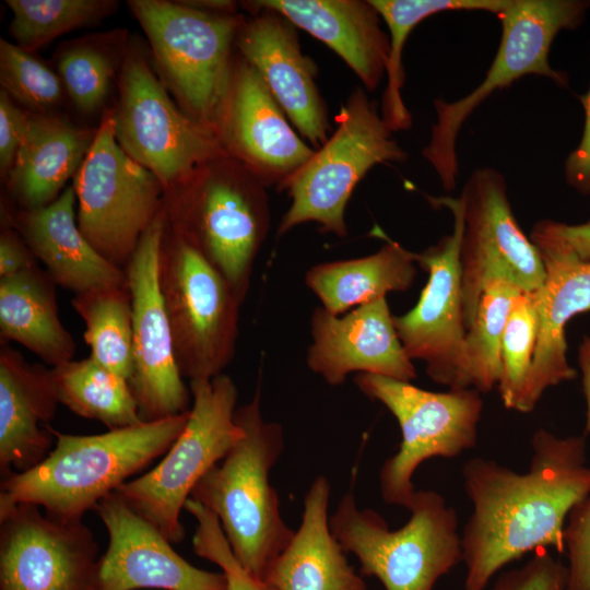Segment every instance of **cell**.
Returning <instances> with one entry per match:
<instances>
[{"label": "cell", "mask_w": 590, "mask_h": 590, "mask_svg": "<svg viewBox=\"0 0 590 590\" xmlns=\"http://www.w3.org/2000/svg\"><path fill=\"white\" fill-rule=\"evenodd\" d=\"M73 188L81 233L105 259L125 270L162 211L165 190L119 145L111 108L102 116Z\"/></svg>", "instance_id": "12"}, {"label": "cell", "mask_w": 590, "mask_h": 590, "mask_svg": "<svg viewBox=\"0 0 590 590\" xmlns=\"http://www.w3.org/2000/svg\"><path fill=\"white\" fill-rule=\"evenodd\" d=\"M149 57L130 39L111 110L119 145L167 191L202 163L225 154L214 137L179 108Z\"/></svg>", "instance_id": "13"}, {"label": "cell", "mask_w": 590, "mask_h": 590, "mask_svg": "<svg viewBox=\"0 0 590 590\" xmlns=\"http://www.w3.org/2000/svg\"><path fill=\"white\" fill-rule=\"evenodd\" d=\"M521 292L505 279H493L485 285L467 330L458 389L473 388L487 393L498 386L503 335L511 305Z\"/></svg>", "instance_id": "34"}, {"label": "cell", "mask_w": 590, "mask_h": 590, "mask_svg": "<svg viewBox=\"0 0 590 590\" xmlns=\"http://www.w3.org/2000/svg\"><path fill=\"white\" fill-rule=\"evenodd\" d=\"M30 113L1 90L0 93V173L7 179L24 140Z\"/></svg>", "instance_id": "42"}, {"label": "cell", "mask_w": 590, "mask_h": 590, "mask_svg": "<svg viewBox=\"0 0 590 590\" xmlns=\"http://www.w3.org/2000/svg\"><path fill=\"white\" fill-rule=\"evenodd\" d=\"M393 318L387 297L343 315L317 307L310 317L307 366L331 386L342 385L352 373L412 381L416 370Z\"/></svg>", "instance_id": "21"}, {"label": "cell", "mask_w": 590, "mask_h": 590, "mask_svg": "<svg viewBox=\"0 0 590 590\" xmlns=\"http://www.w3.org/2000/svg\"><path fill=\"white\" fill-rule=\"evenodd\" d=\"M274 10L332 49L367 92L386 76L390 42L370 0H251Z\"/></svg>", "instance_id": "24"}, {"label": "cell", "mask_w": 590, "mask_h": 590, "mask_svg": "<svg viewBox=\"0 0 590 590\" xmlns=\"http://www.w3.org/2000/svg\"><path fill=\"white\" fill-rule=\"evenodd\" d=\"M589 9L587 0H509L497 15L502 22L500 43L483 81L459 99H434L436 120L422 156L434 168L446 191L457 187L459 132L485 99L527 75L543 76L560 87L568 86V74L550 63L552 44L562 31L578 28Z\"/></svg>", "instance_id": "5"}, {"label": "cell", "mask_w": 590, "mask_h": 590, "mask_svg": "<svg viewBox=\"0 0 590 590\" xmlns=\"http://www.w3.org/2000/svg\"><path fill=\"white\" fill-rule=\"evenodd\" d=\"M354 384L385 405L401 430L399 450L379 472L380 494L387 504L409 508L416 492L412 476L425 460L455 458L476 445L484 406L477 390L434 392L373 374H356Z\"/></svg>", "instance_id": "11"}, {"label": "cell", "mask_w": 590, "mask_h": 590, "mask_svg": "<svg viewBox=\"0 0 590 590\" xmlns=\"http://www.w3.org/2000/svg\"><path fill=\"white\" fill-rule=\"evenodd\" d=\"M71 305L84 322L90 356L129 381L133 371V332L128 284L74 294Z\"/></svg>", "instance_id": "33"}, {"label": "cell", "mask_w": 590, "mask_h": 590, "mask_svg": "<svg viewBox=\"0 0 590 590\" xmlns=\"http://www.w3.org/2000/svg\"><path fill=\"white\" fill-rule=\"evenodd\" d=\"M97 128L78 127L52 114L30 113L27 130L4 180L19 209L55 201L85 160Z\"/></svg>", "instance_id": "27"}, {"label": "cell", "mask_w": 590, "mask_h": 590, "mask_svg": "<svg viewBox=\"0 0 590 590\" xmlns=\"http://www.w3.org/2000/svg\"><path fill=\"white\" fill-rule=\"evenodd\" d=\"M585 113V123L581 139L564 164L566 182L582 196L590 197V85L580 96Z\"/></svg>", "instance_id": "43"}, {"label": "cell", "mask_w": 590, "mask_h": 590, "mask_svg": "<svg viewBox=\"0 0 590 590\" xmlns=\"http://www.w3.org/2000/svg\"><path fill=\"white\" fill-rule=\"evenodd\" d=\"M75 202L74 188L68 186L45 206L15 208L2 217L20 233L56 285L74 294L126 285L125 270L105 259L81 233Z\"/></svg>", "instance_id": "23"}, {"label": "cell", "mask_w": 590, "mask_h": 590, "mask_svg": "<svg viewBox=\"0 0 590 590\" xmlns=\"http://www.w3.org/2000/svg\"><path fill=\"white\" fill-rule=\"evenodd\" d=\"M529 237L543 263L555 260L590 261V220L579 224L542 220L533 225Z\"/></svg>", "instance_id": "39"}, {"label": "cell", "mask_w": 590, "mask_h": 590, "mask_svg": "<svg viewBox=\"0 0 590 590\" xmlns=\"http://www.w3.org/2000/svg\"><path fill=\"white\" fill-rule=\"evenodd\" d=\"M98 547L82 521H60L39 506L0 509V590H93Z\"/></svg>", "instance_id": "18"}, {"label": "cell", "mask_w": 590, "mask_h": 590, "mask_svg": "<svg viewBox=\"0 0 590 590\" xmlns=\"http://www.w3.org/2000/svg\"><path fill=\"white\" fill-rule=\"evenodd\" d=\"M212 133L226 156L268 188L279 189L315 152L237 50Z\"/></svg>", "instance_id": "17"}, {"label": "cell", "mask_w": 590, "mask_h": 590, "mask_svg": "<svg viewBox=\"0 0 590 590\" xmlns=\"http://www.w3.org/2000/svg\"><path fill=\"white\" fill-rule=\"evenodd\" d=\"M408 509L409 521L390 530L378 512L359 509L346 493L329 524L344 552L358 558L361 573L386 590H433L462 560L457 512L430 489L416 491Z\"/></svg>", "instance_id": "6"}, {"label": "cell", "mask_w": 590, "mask_h": 590, "mask_svg": "<svg viewBox=\"0 0 590 590\" xmlns=\"http://www.w3.org/2000/svg\"><path fill=\"white\" fill-rule=\"evenodd\" d=\"M509 0H370L388 27L390 52L380 113L393 131L412 126V115L403 103L402 52L411 32L427 17L447 11H485L498 15Z\"/></svg>", "instance_id": "32"}, {"label": "cell", "mask_w": 590, "mask_h": 590, "mask_svg": "<svg viewBox=\"0 0 590 590\" xmlns=\"http://www.w3.org/2000/svg\"><path fill=\"white\" fill-rule=\"evenodd\" d=\"M59 404L50 368L30 363L19 351L1 342V479L34 468L51 451L55 435L49 423Z\"/></svg>", "instance_id": "22"}, {"label": "cell", "mask_w": 590, "mask_h": 590, "mask_svg": "<svg viewBox=\"0 0 590 590\" xmlns=\"http://www.w3.org/2000/svg\"><path fill=\"white\" fill-rule=\"evenodd\" d=\"M127 3L146 35L158 78L179 108L213 135L245 15L202 11L179 0Z\"/></svg>", "instance_id": "8"}, {"label": "cell", "mask_w": 590, "mask_h": 590, "mask_svg": "<svg viewBox=\"0 0 590 590\" xmlns=\"http://www.w3.org/2000/svg\"><path fill=\"white\" fill-rule=\"evenodd\" d=\"M129 43L128 31L115 28L64 42L57 48L54 69L75 108L93 114L105 105Z\"/></svg>", "instance_id": "30"}, {"label": "cell", "mask_w": 590, "mask_h": 590, "mask_svg": "<svg viewBox=\"0 0 590 590\" xmlns=\"http://www.w3.org/2000/svg\"><path fill=\"white\" fill-rule=\"evenodd\" d=\"M538 330L535 292H521L511 305L502 342L497 388L506 409L518 410L535 352Z\"/></svg>", "instance_id": "36"}, {"label": "cell", "mask_w": 590, "mask_h": 590, "mask_svg": "<svg viewBox=\"0 0 590 590\" xmlns=\"http://www.w3.org/2000/svg\"><path fill=\"white\" fill-rule=\"evenodd\" d=\"M578 365L581 373L582 392L586 400L585 435H590V337L583 335L578 347Z\"/></svg>", "instance_id": "45"}, {"label": "cell", "mask_w": 590, "mask_h": 590, "mask_svg": "<svg viewBox=\"0 0 590 590\" xmlns=\"http://www.w3.org/2000/svg\"><path fill=\"white\" fill-rule=\"evenodd\" d=\"M429 200L450 210L452 232L416 252L417 267L428 274L427 282L415 306L393 319L409 357L422 361L434 382L458 389L467 335L459 261L462 203L450 197Z\"/></svg>", "instance_id": "15"}, {"label": "cell", "mask_w": 590, "mask_h": 590, "mask_svg": "<svg viewBox=\"0 0 590 590\" xmlns=\"http://www.w3.org/2000/svg\"><path fill=\"white\" fill-rule=\"evenodd\" d=\"M60 404L81 417L120 429L144 422L128 379L91 356L50 367Z\"/></svg>", "instance_id": "31"}, {"label": "cell", "mask_w": 590, "mask_h": 590, "mask_svg": "<svg viewBox=\"0 0 590 590\" xmlns=\"http://www.w3.org/2000/svg\"><path fill=\"white\" fill-rule=\"evenodd\" d=\"M189 388V418L162 461L115 491L170 543L184 540L180 512L197 483L244 435L235 420L237 387L228 375L191 380Z\"/></svg>", "instance_id": "9"}, {"label": "cell", "mask_w": 590, "mask_h": 590, "mask_svg": "<svg viewBox=\"0 0 590 590\" xmlns=\"http://www.w3.org/2000/svg\"><path fill=\"white\" fill-rule=\"evenodd\" d=\"M1 342H16L55 367L74 359L75 341L62 324L56 283L35 266L0 278Z\"/></svg>", "instance_id": "28"}, {"label": "cell", "mask_w": 590, "mask_h": 590, "mask_svg": "<svg viewBox=\"0 0 590 590\" xmlns=\"http://www.w3.org/2000/svg\"><path fill=\"white\" fill-rule=\"evenodd\" d=\"M417 272L416 252L387 241L374 253L312 266L305 274L307 287L333 315L409 290Z\"/></svg>", "instance_id": "29"}, {"label": "cell", "mask_w": 590, "mask_h": 590, "mask_svg": "<svg viewBox=\"0 0 590 590\" xmlns=\"http://www.w3.org/2000/svg\"><path fill=\"white\" fill-rule=\"evenodd\" d=\"M5 3L12 11L10 35L30 52L73 30L101 23L119 7L116 0H7Z\"/></svg>", "instance_id": "35"}, {"label": "cell", "mask_w": 590, "mask_h": 590, "mask_svg": "<svg viewBox=\"0 0 590 590\" xmlns=\"http://www.w3.org/2000/svg\"><path fill=\"white\" fill-rule=\"evenodd\" d=\"M165 225L163 205L125 268L132 303L133 371L129 385L144 422L185 413L192 403L175 358L158 281Z\"/></svg>", "instance_id": "16"}, {"label": "cell", "mask_w": 590, "mask_h": 590, "mask_svg": "<svg viewBox=\"0 0 590 590\" xmlns=\"http://www.w3.org/2000/svg\"><path fill=\"white\" fill-rule=\"evenodd\" d=\"M564 550L568 557L564 590H590V496L567 517Z\"/></svg>", "instance_id": "40"}, {"label": "cell", "mask_w": 590, "mask_h": 590, "mask_svg": "<svg viewBox=\"0 0 590 590\" xmlns=\"http://www.w3.org/2000/svg\"><path fill=\"white\" fill-rule=\"evenodd\" d=\"M189 411L96 435L54 428L55 447L43 461L1 479L0 509L28 503L54 519L82 521L99 500L167 452L185 428Z\"/></svg>", "instance_id": "2"}, {"label": "cell", "mask_w": 590, "mask_h": 590, "mask_svg": "<svg viewBox=\"0 0 590 590\" xmlns=\"http://www.w3.org/2000/svg\"><path fill=\"white\" fill-rule=\"evenodd\" d=\"M460 200L463 231L459 261L468 330L491 280L505 279L522 292H536L544 283L545 267L514 214L507 181L499 170L475 169Z\"/></svg>", "instance_id": "14"}, {"label": "cell", "mask_w": 590, "mask_h": 590, "mask_svg": "<svg viewBox=\"0 0 590 590\" xmlns=\"http://www.w3.org/2000/svg\"><path fill=\"white\" fill-rule=\"evenodd\" d=\"M158 281L182 378L223 374L235 356L243 304L224 276L167 224Z\"/></svg>", "instance_id": "10"}, {"label": "cell", "mask_w": 590, "mask_h": 590, "mask_svg": "<svg viewBox=\"0 0 590 590\" xmlns=\"http://www.w3.org/2000/svg\"><path fill=\"white\" fill-rule=\"evenodd\" d=\"M334 122L326 143L279 188L291 199L279 224L280 236L311 222L321 233L345 237V210L357 184L374 166L408 158L378 103L363 87L350 93Z\"/></svg>", "instance_id": "7"}, {"label": "cell", "mask_w": 590, "mask_h": 590, "mask_svg": "<svg viewBox=\"0 0 590 590\" xmlns=\"http://www.w3.org/2000/svg\"><path fill=\"white\" fill-rule=\"evenodd\" d=\"M260 387L236 409L244 435L197 483L190 497L219 519L237 560L256 579L292 539L269 474L284 449L283 428L261 412Z\"/></svg>", "instance_id": "3"}, {"label": "cell", "mask_w": 590, "mask_h": 590, "mask_svg": "<svg viewBox=\"0 0 590 590\" xmlns=\"http://www.w3.org/2000/svg\"><path fill=\"white\" fill-rule=\"evenodd\" d=\"M238 30L237 52L258 72L298 134L317 150L333 129L316 84L318 68L302 51L297 27L279 12L252 1Z\"/></svg>", "instance_id": "19"}, {"label": "cell", "mask_w": 590, "mask_h": 590, "mask_svg": "<svg viewBox=\"0 0 590 590\" xmlns=\"http://www.w3.org/2000/svg\"><path fill=\"white\" fill-rule=\"evenodd\" d=\"M565 583L566 566L542 551L524 565L503 573L491 590H564Z\"/></svg>", "instance_id": "41"}, {"label": "cell", "mask_w": 590, "mask_h": 590, "mask_svg": "<svg viewBox=\"0 0 590 590\" xmlns=\"http://www.w3.org/2000/svg\"><path fill=\"white\" fill-rule=\"evenodd\" d=\"M185 509L197 520L192 538L194 553L222 568L227 579V589L266 590L262 582L251 576L235 557L217 517L191 497L186 502Z\"/></svg>", "instance_id": "38"}, {"label": "cell", "mask_w": 590, "mask_h": 590, "mask_svg": "<svg viewBox=\"0 0 590 590\" xmlns=\"http://www.w3.org/2000/svg\"><path fill=\"white\" fill-rule=\"evenodd\" d=\"M94 509L106 527L108 546L98 558L93 590H228L223 573L192 566L115 492Z\"/></svg>", "instance_id": "20"}, {"label": "cell", "mask_w": 590, "mask_h": 590, "mask_svg": "<svg viewBox=\"0 0 590 590\" xmlns=\"http://www.w3.org/2000/svg\"><path fill=\"white\" fill-rule=\"evenodd\" d=\"M544 267V283L535 292L538 341L517 410L522 413L531 412L548 388L576 377L567 358L566 327L590 311V261L555 260Z\"/></svg>", "instance_id": "26"}, {"label": "cell", "mask_w": 590, "mask_h": 590, "mask_svg": "<svg viewBox=\"0 0 590 590\" xmlns=\"http://www.w3.org/2000/svg\"><path fill=\"white\" fill-rule=\"evenodd\" d=\"M184 4L214 13H238V4L231 0H180Z\"/></svg>", "instance_id": "46"}, {"label": "cell", "mask_w": 590, "mask_h": 590, "mask_svg": "<svg viewBox=\"0 0 590 590\" xmlns=\"http://www.w3.org/2000/svg\"><path fill=\"white\" fill-rule=\"evenodd\" d=\"M267 189L241 163L220 155L164 194L167 226L224 276L241 304L270 228Z\"/></svg>", "instance_id": "4"}, {"label": "cell", "mask_w": 590, "mask_h": 590, "mask_svg": "<svg viewBox=\"0 0 590 590\" xmlns=\"http://www.w3.org/2000/svg\"><path fill=\"white\" fill-rule=\"evenodd\" d=\"M0 83L28 113L52 114L64 98L56 70L16 44L0 40Z\"/></svg>", "instance_id": "37"}, {"label": "cell", "mask_w": 590, "mask_h": 590, "mask_svg": "<svg viewBox=\"0 0 590 590\" xmlns=\"http://www.w3.org/2000/svg\"><path fill=\"white\" fill-rule=\"evenodd\" d=\"M531 449L523 473L481 457L462 467L473 506L461 535L464 590H485L497 571L534 550L563 552L567 517L590 496L585 436L539 428Z\"/></svg>", "instance_id": "1"}, {"label": "cell", "mask_w": 590, "mask_h": 590, "mask_svg": "<svg viewBox=\"0 0 590 590\" xmlns=\"http://www.w3.org/2000/svg\"><path fill=\"white\" fill-rule=\"evenodd\" d=\"M330 491L323 475L311 483L298 529L261 579L266 590H366L331 532Z\"/></svg>", "instance_id": "25"}, {"label": "cell", "mask_w": 590, "mask_h": 590, "mask_svg": "<svg viewBox=\"0 0 590 590\" xmlns=\"http://www.w3.org/2000/svg\"><path fill=\"white\" fill-rule=\"evenodd\" d=\"M37 266V259L20 235L4 225L0 234V278L10 276Z\"/></svg>", "instance_id": "44"}]
</instances>
